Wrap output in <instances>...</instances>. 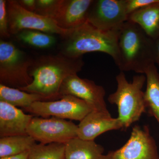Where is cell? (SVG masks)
<instances>
[{
	"label": "cell",
	"instance_id": "6da1fadb",
	"mask_svg": "<svg viewBox=\"0 0 159 159\" xmlns=\"http://www.w3.org/2000/svg\"><path fill=\"white\" fill-rule=\"evenodd\" d=\"M84 65L82 57L73 58L59 54L42 56L32 61L29 74L33 78L31 84L20 89L59 99L60 89L64 80L77 74Z\"/></svg>",
	"mask_w": 159,
	"mask_h": 159
},
{
	"label": "cell",
	"instance_id": "7a4b0ae2",
	"mask_svg": "<svg viewBox=\"0 0 159 159\" xmlns=\"http://www.w3.org/2000/svg\"><path fill=\"white\" fill-rule=\"evenodd\" d=\"M118 56L115 63L119 70L145 74L153 64L154 40L148 37L140 26L130 20L119 29Z\"/></svg>",
	"mask_w": 159,
	"mask_h": 159
},
{
	"label": "cell",
	"instance_id": "3957f363",
	"mask_svg": "<svg viewBox=\"0 0 159 159\" xmlns=\"http://www.w3.org/2000/svg\"><path fill=\"white\" fill-rule=\"evenodd\" d=\"M119 31H101L87 21L62 37L59 53L77 58L86 53L102 52L109 55L116 61L118 56Z\"/></svg>",
	"mask_w": 159,
	"mask_h": 159
},
{
	"label": "cell",
	"instance_id": "277c9868",
	"mask_svg": "<svg viewBox=\"0 0 159 159\" xmlns=\"http://www.w3.org/2000/svg\"><path fill=\"white\" fill-rule=\"evenodd\" d=\"M116 91L109 95L108 100L111 104L117 106L119 114L117 118L122 125V130H125L147 111L142 91L146 76L136 75L132 81L129 82L124 73L121 71L116 77Z\"/></svg>",
	"mask_w": 159,
	"mask_h": 159
},
{
	"label": "cell",
	"instance_id": "5b68a950",
	"mask_svg": "<svg viewBox=\"0 0 159 159\" xmlns=\"http://www.w3.org/2000/svg\"><path fill=\"white\" fill-rule=\"evenodd\" d=\"M33 60L10 42L0 41V84L20 89L31 84L29 69Z\"/></svg>",
	"mask_w": 159,
	"mask_h": 159
},
{
	"label": "cell",
	"instance_id": "8992f818",
	"mask_svg": "<svg viewBox=\"0 0 159 159\" xmlns=\"http://www.w3.org/2000/svg\"><path fill=\"white\" fill-rule=\"evenodd\" d=\"M7 13L10 34L16 35L25 29L37 30L64 37L71 30L61 29L52 19L28 11L20 6L17 1H7Z\"/></svg>",
	"mask_w": 159,
	"mask_h": 159
},
{
	"label": "cell",
	"instance_id": "52a82bcc",
	"mask_svg": "<svg viewBox=\"0 0 159 159\" xmlns=\"http://www.w3.org/2000/svg\"><path fill=\"white\" fill-rule=\"evenodd\" d=\"M26 111L43 118L51 116L80 122L93 108L88 103L71 95H64L57 100L34 102Z\"/></svg>",
	"mask_w": 159,
	"mask_h": 159
},
{
	"label": "cell",
	"instance_id": "ba28073f",
	"mask_svg": "<svg viewBox=\"0 0 159 159\" xmlns=\"http://www.w3.org/2000/svg\"><path fill=\"white\" fill-rule=\"evenodd\" d=\"M78 126L71 121L53 117H33L27 129L28 135L41 144L63 143L77 137Z\"/></svg>",
	"mask_w": 159,
	"mask_h": 159
},
{
	"label": "cell",
	"instance_id": "9c48e42d",
	"mask_svg": "<svg viewBox=\"0 0 159 159\" xmlns=\"http://www.w3.org/2000/svg\"><path fill=\"white\" fill-rule=\"evenodd\" d=\"M105 159H159L156 142L148 125H135L127 142L119 149L109 152Z\"/></svg>",
	"mask_w": 159,
	"mask_h": 159
},
{
	"label": "cell",
	"instance_id": "30bf717a",
	"mask_svg": "<svg viewBox=\"0 0 159 159\" xmlns=\"http://www.w3.org/2000/svg\"><path fill=\"white\" fill-rule=\"evenodd\" d=\"M125 5L126 0L94 1L87 21L101 31H119L128 20Z\"/></svg>",
	"mask_w": 159,
	"mask_h": 159
},
{
	"label": "cell",
	"instance_id": "8fae6325",
	"mask_svg": "<svg viewBox=\"0 0 159 159\" xmlns=\"http://www.w3.org/2000/svg\"><path fill=\"white\" fill-rule=\"evenodd\" d=\"M59 94L61 96L71 95L82 99L94 110L109 112L104 99V88L93 80L80 78L77 74L71 75L64 80Z\"/></svg>",
	"mask_w": 159,
	"mask_h": 159
},
{
	"label": "cell",
	"instance_id": "7c38bea8",
	"mask_svg": "<svg viewBox=\"0 0 159 159\" xmlns=\"http://www.w3.org/2000/svg\"><path fill=\"white\" fill-rule=\"evenodd\" d=\"M77 126V137L87 140H94L109 131L122 129L119 119L112 118L109 112L96 110L88 114Z\"/></svg>",
	"mask_w": 159,
	"mask_h": 159
},
{
	"label": "cell",
	"instance_id": "4fadbf2b",
	"mask_svg": "<svg viewBox=\"0 0 159 159\" xmlns=\"http://www.w3.org/2000/svg\"><path fill=\"white\" fill-rule=\"evenodd\" d=\"M93 2V0H62L54 20L61 29H76L87 20L89 9Z\"/></svg>",
	"mask_w": 159,
	"mask_h": 159
},
{
	"label": "cell",
	"instance_id": "5bb4252c",
	"mask_svg": "<svg viewBox=\"0 0 159 159\" xmlns=\"http://www.w3.org/2000/svg\"><path fill=\"white\" fill-rule=\"evenodd\" d=\"M32 118L17 107L0 101V137L28 134Z\"/></svg>",
	"mask_w": 159,
	"mask_h": 159
},
{
	"label": "cell",
	"instance_id": "9a60e30c",
	"mask_svg": "<svg viewBox=\"0 0 159 159\" xmlns=\"http://www.w3.org/2000/svg\"><path fill=\"white\" fill-rule=\"evenodd\" d=\"M104 148L94 140H87L78 137L65 144V159H105Z\"/></svg>",
	"mask_w": 159,
	"mask_h": 159
},
{
	"label": "cell",
	"instance_id": "2e32d148",
	"mask_svg": "<svg viewBox=\"0 0 159 159\" xmlns=\"http://www.w3.org/2000/svg\"><path fill=\"white\" fill-rule=\"evenodd\" d=\"M128 20L140 26L151 39H157L159 37V2L133 12Z\"/></svg>",
	"mask_w": 159,
	"mask_h": 159
},
{
	"label": "cell",
	"instance_id": "e0dca14e",
	"mask_svg": "<svg viewBox=\"0 0 159 159\" xmlns=\"http://www.w3.org/2000/svg\"><path fill=\"white\" fill-rule=\"evenodd\" d=\"M145 74L147 84L144 92L146 110L150 116L155 118L159 127V74L155 64L148 67Z\"/></svg>",
	"mask_w": 159,
	"mask_h": 159
},
{
	"label": "cell",
	"instance_id": "ac0fdd59",
	"mask_svg": "<svg viewBox=\"0 0 159 159\" xmlns=\"http://www.w3.org/2000/svg\"><path fill=\"white\" fill-rule=\"evenodd\" d=\"M53 98L41 95L29 93L17 89L9 87L0 84V101L16 107L26 109L38 101H53Z\"/></svg>",
	"mask_w": 159,
	"mask_h": 159
},
{
	"label": "cell",
	"instance_id": "d6986e66",
	"mask_svg": "<svg viewBox=\"0 0 159 159\" xmlns=\"http://www.w3.org/2000/svg\"><path fill=\"white\" fill-rule=\"evenodd\" d=\"M36 144V141L28 134L2 137L0 139V158L29 151Z\"/></svg>",
	"mask_w": 159,
	"mask_h": 159
},
{
	"label": "cell",
	"instance_id": "ffe728a7",
	"mask_svg": "<svg viewBox=\"0 0 159 159\" xmlns=\"http://www.w3.org/2000/svg\"><path fill=\"white\" fill-rule=\"evenodd\" d=\"M15 35L20 41L38 48H48L56 42V39L52 34L37 30L25 29Z\"/></svg>",
	"mask_w": 159,
	"mask_h": 159
},
{
	"label": "cell",
	"instance_id": "44dd1931",
	"mask_svg": "<svg viewBox=\"0 0 159 159\" xmlns=\"http://www.w3.org/2000/svg\"><path fill=\"white\" fill-rule=\"evenodd\" d=\"M65 144H36L29 151L28 159H65Z\"/></svg>",
	"mask_w": 159,
	"mask_h": 159
},
{
	"label": "cell",
	"instance_id": "7402d4cb",
	"mask_svg": "<svg viewBox=\"0 0 159 159\" xmlns=\"http://www.w3.org/2000/svg\"><path fill=\"white\" fill-rule=\"evenodd\" d=\"M62 0H36L34 12L54 20L57 15Z\"/></svg>",
	"mask_w": 159,
	"mask_h": 159
},
{
	"label": "cell",
	"instance_id": "603a6c76",
	"mask_svg": "<svg viewBox=\"0 0 159 159\" xmlns=\"http://www.w3.org/2000/svg\"><path fill=\"white\" fill-rule=\"evenodd\" d=\"M0 35L2 38L10 37L9 20L7 9V1L0 0Z\"/></svg>",
	"mask_w": 159,
	"mask_h": 159
},
{
	"label": "cell",
	"instance_id": "cb8c5ba5",
	"mask_svg": "<svg viewBox=\"0 0 159 159\" xmlns=\"http://www.w3.org/2000/svg\"><path fill=\"white\" fill-rule=\"evenodd\" d=\"M159 0H126V10L128 16L134 11L158 2Z\"/></svg>",
	"mask_w": 159,
	"mask_h": 159
},
{
	"label": "cell",
	"instance_id": "d4e9b609",
	"mask_svg": "<svg viewBox=\"0 0 159 159\" xmlns=\"http://www.w3.org/2000/svg\"><path fill=\"white\" fill-rule=\"evenodd\" d=\"M20 6L28 11L34 12L36 8V0H19Z\"/></svg>",
	"mask_w": 159,
	"mask_h": 159
},
{
	"label": "cell",
	"instance_id": "484cf974",
	"mask_svg": "<svg viewBox=\"0 0 159 159\" xmlns=\"http://www.w3.org/2000/svg\"><path fill=\"white\" fill-rule=\"evenodd\" d=\"M154 59L159 66V37L154 40Z\"/></svg>",
	"mask_w": 159,
	"mask_h": 159
},
{
	"label": "cell",
	"instance_id": "4316f807",
	"mask_svg": "<svg viewBox=\"0 0 159 159\" xmlns=\"http://www.w3.org/2000/svg\"><path fill=\"white\" fill-rule=\"evenodd\" d=\"M29 154V151L25 152L16 155L0 158V159H28Z\"/></svg>",
	"mask_w": 159,
	"mask_h": 159
}]
</instances>
